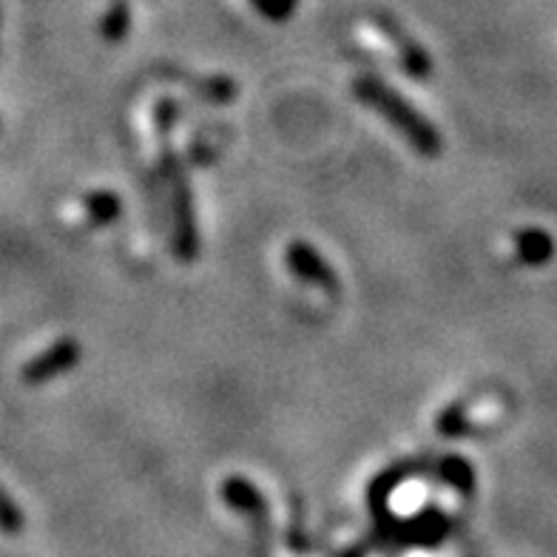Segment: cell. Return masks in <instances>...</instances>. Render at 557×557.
I'll list each match as a JSON object with an SVG mask.
<instances>
[{
	"label": "cell",
	"mask_w": 557,
	"mask_h": 557,
	"mask_svg": "<svg viewBox=\"0 0 557 557\" xmlns=\"http://www.w3.org/2000/svg\"><path fill=\"white\" fill-rule=\"evenodd\" d=\"M352 97L361 106L373 109L379 117L387 120L398 134H401L418 154L438 157L444 151V139H441L438 128L421 114L412 103H407L396 88H389L387 83L370 74H361L352 81Z\"/></svg>",
	"instance_id": "cell-2"
},
{
	"label": "cell",
	"mask_w": 557,
	"mask_h": 557,
	"mask_svg": "<svg viewBox=\"0 0 557 557\" xmlns=\"http://www.w3.org/2000/svg\"><path fill=\"white\" fill-rule=\"evenodd\" d=\"M250 3L271 21H285L294 12V0H250Z\"/></svg>",
	"instance_id": "cell-14"
},
{
	"label": "cell",
	"mask_w": 557,
	"mask_h": 557,
	"mask_svg": "<svg viewBox=\"0 0 557 557\" xmlns=\"http://www.w3.org/2000/svg\"><path fill=\"white\" fill-rule=\"evenodd\" d=\"M285 262L287 268L294 271V276L305 285L322 287L327 294H336L338 290V273L333 271L327 259L308 243H290L285 248Z\"/></svg>",
	"instance_id": "cell-4"
},
{
	"label": "cell",
	"mask_w": 557,
	"mask_h": 557,
	"mask_svg": "<svg viewBox=\"0 0 557 557\" xmlns=\"http://www.w3.org/2000/svg\"><path fill=\"white\" fill-rule=\"evenodd\" d=\"M176 103L171 100H162L157 106V134H160V169L162 180L169 185L171 197V225H174V236H171V245H174V257L180 262L191 264L199 257V231H197V213H194V197L191 185H188V176L183 171V162L176 157V151L171 148V128L176 123Z\"/></svg>",
	"instance_id": "cell-1"
},
{
	"label": "cell",
	"mask_w": 557,
	"mask_h": 557,
	"mask_svg": "<svg viewBox=\"0 0 557 557\" xmlns=\"http://www.w3.org/2000/svg\"><path fill=\"white\" fill-rule=\"evenodd\" d=\"M83 211L88 216V225H111L114 220H120L123 202L114 191H95L83 199Z\"/></svg>",
	"instance_id": "cell-9"
},
{
	"label": "cell",
	"mask_w": 557,
	"mask_h": 557,
	"mask_svg": "<svg viewBox=\"0 0 557 557\" xmlns=\"http://www.w3.org/2000/svg\"><path fill=\"white\" fill-rule=\"evenodd\" d=\"M165 77H169V81H180L185 83V86H191L202 100H208V103L225 106L236 100V83L227 81V77H220V74H216V77H188V74H183L180 69H171Z\"/></svg>",
	"instance_id": "cell-7"
},
{
	"label": "cell",
	"mask_w": 557,
	"mask_h": 557,
	"mask_svg": "<svg viewBox=\"0 0 557 557\" xmlns=\"http://www.w3.org/2000/svg\"><path fill=\"white\" fill-rule=\"evenodd\" d=\"M435 426H438V433L447 435V438H461V435H467L472 430L470 418L463 412V404H455V407L441 412L438 424Z\"/></svg>",
	"instance_id": "cell-11"
},
{
	"label": "cell",
	"mask_w": 557,
	"mask_h": 557,
	"mask_svg": "<svg viewBox=\"0 0 557 557\" xmlns=\"http://www.w3.org/2000/svg\"><path fill=\"white\" fill-rule=\"evenodd\" d=\"M441 472H444L447 484H453L455 490L472 492V478H475V472H472V467L463 461V458H458V455H449L447 461H444V467H441Z\"/></svg>",
	"instance_id": "cell-12"
},
{
	"label": "cell",
	"mask_w": 557,
	"mask_h": 557,
	"mask_svg": "<svg viewBox=\"0 0 557 557\" xmlns=\"http://www.w3.org/2000/svg\"><path fill=\"white\" fill-rule=\"evenodd\" d=\"M515 250L518 259L529 268H541V264L555 259V239L541 227H523L521 234L515 236Z\"/></svg>",
	"instance_id": "cell-8"
},
{
	"label": "cell",
	"mask_w": 557,
	"mask_h": 557,
	"mask_svg": "<svg viewBox=\"0 0 557 557\" xmlns=\"http://www.w3.org/2000/svg\"><path fill=\"white\" fill-rule=\"evenodd\" d=\"M375 29L382 32L389 44L396 46L398 60H401V66L407 69V74H410V77H416V81H426V77H430V72H433V63H430L426 52L416 44V40H412V37L404 35L401 26H396V23L387 21V17H379V21H375Z\"/></svg>",
	"instance_id": "cell-5"
},
{
	"label": "cell",
	"mask_w": 557,
	"mask_h": 557,
	"mask_svg": "<svg viewBox=\"0 0 557 557\" xmlns=\"http://www.w3.org/2000/svg\"><path fill=\"white\" fill-rule=\"evenodd\" d=\"M222 498H225L231 509L248 515L257 529L268 527V506H264V498L250 481H245V478H227L225 484H222Z\"/></svg>",
	"instance_id": "cell-6"
},
{
	"label": "cell",
	"mask_w": 557,
	"mask_h": 557,
	"mask_svg": "<svg viewBox=\"0 0 557 557\" xmlns=\"http://www.w3.org/2000/svg\"><path fill=\"white\" fill-rule=\"evenodd\" d=\"M83 356V347L77 345V338L63 336L58 342H52V347H46L44 352H37L35 359L26 361L23 367V382L26 384H46L58 379V375H66Z\"/></svg>",
	"instance_id": "cell-3"
},
{
	"label": "cell",
	"mask_w": 557,
	"mask_h": 557,
	"mask_svg": "<svg viewBox=\"0 0 557 557\" xmlns=\"http://www.w3.org/2000/svg\"><path fill=\"white\" fill-rule=\"evenodd\" d=\"M128 26H132V9L125 0H117L114 7L109 9L100 21V35L109 40V44H120L125 35H128Z\"/></svg>",
	"instance_id": "cell-10"
},
{
	"label": "cell",
	"mask_w": 557,
	"mask_h": 557,
	"mask_svg": "<svg viewBox=\"0 0 557 557\" xmlns=\"http://www.w3.org/2000/svg\"><path fill=\"white\" fill-rule=\"evenodd\" d=\"M0 532H7V535H21L23 532V512L3 490H0Z\"/></svg>",
	"instance_id": "cell-13"
}]
</instances>
